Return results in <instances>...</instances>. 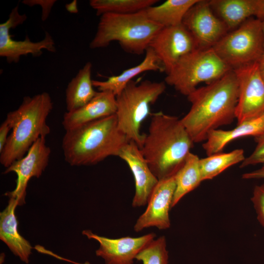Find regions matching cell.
<instances>
[{
    "label": "cell",
    "mask_w": 264,
    "mask_h": 264,
    "mask_svg": "<svg viewBox=\"0 0 264 264\" xmlns=\"http://www.w3.org/2000/svg\"><path fill=\"white\" fill-rule=\"evenodd\" d=\"M165 89V82L146 80L138 83L132 80L116 96L118 127L129 141H133L140 149L146 137V134L141 132V124L150 114V106Z\"/></svg>",
    "instance_id": "obj_6"
},
{
    "label": "cell",
    "mask_w": 264,
    "mask_h": 264,
    "mask_svg": "<svg viewBox=\"0 0 264 264\" xmlns=\"http://www.w3.org/2000/svg\"><path fill=\"white\" fill-rule=\"evenodd\" d=\"M89 239L99 243L96 255L103 259L106 264H133L139 252L155 239L154 233L138 237H124L111 239L98 235L89 230L82 232Z\"/></svg>",
    "instance_id": "obj_14"
},
{
    "label": "cell",
    "mask_w": 264,
    "mask_h": 264,
    "mask_svg": "<svg viewBox=\"0 0 264 264\" xmlns=\"http://www.w3.org/2000/svg\"><path fill=\"white\" fill-rule=\"evenodd\" d=\"M256 146L253 152L241 163L240 167L264 163V133L254 137Z\"/></svg>",
    "instance_id": "obj_28"
},
{
    "label": "cell",
    "mask_w": 264,
    "mask_h": 264,
    "mask_svg": "<svg viewBox=\"0 0 264 264\" xmlns=\"http://www.w3.org/2000/svg\"><path fill=\"white\" fill-rule=\"evenodd\" d=\"M12 130L9 122L5 119L0 126V153L2 151L9 136L8 133Z\"/></svg>",
    "instance_id": "obj_31"
},
{
    "label": "cell",
    "mask_w": 264,
    "mask_h": 264,
    "mask_svg": "<svg viewBox=\"0 0 264 264\" xmlns=\"http://www.w3.org/2000/svg\"><path fill=\"white\" fill-rule=\"evenodd\" d=\"M84 264H90L89 262H87Z\"/></svg>",
    "instance_id": "obj_36"
},
{
    "label": "cell",
    "mask_w": 264,
    "mask_h": 264,
    "mask_svg": "<svg viewBox=\"0 0 264 264\" xmlns=\"http://www.w3.org/2000/svg\"><path fill=\"white\" fill-rule=\"evenodd\" d=\"M161 65L153 50L149 47L146 51L144 59L140 63L124 70L118 75L109 77L105 81L93 80V86L99 91H110L116 96L130 82L139 74L149 71H164Z\"/></svg>",
    "instance_id": "obj_21"
},
{
    "label": "cell",
    "mask_w": 264,
    "mask_h": 264,
    "mask_svg": "<svg viewBox=\"0 0 264 264\" xmlns=\"http://www.w3.org/2000/svg\"><path fill=\"white\" fill-rule=\"evenodd\" d=\"M92 67V64L87 62L68 84L66 90L67 111L84 106L97 94L91 77Z\"/></svg>",
    "instance_id": "obj_22"
},
{
    "label": "cell",
    "mask_w": 264,
    "mask_h": 264,
    "mask_svg": "<svg viewBox=\"0 0 264 264\" xmlns=\"http://www.w3.org/2000/svg\"><path fill=\"white\" fill-rule=\"evenodd\" d=\"M258 63L261 74L264 79V54L259 61Z\"/></svg>",
    "instance_id": "obj_34"
},
{
    "label": "cell",
    "mask_w": 264,
    "mask_h": 264,
    "mask_svg": "<svg viewBox=\"0 0 264 264\" xmlns=\"http://www.w3.org/2000/svg\"><path fill=\"white\" fill-rule=\"evenodd\" d=\"M244 151L238 149L228 153H219L199 159L202 181L212 179L231 166L245 159Z\"/></svg>",
    "instance_id": "obj_25"
},
{
    "label": "cell",
    "mask_w": 264,
    "mask_h": 264,
    "mask_svg": "<svg viewBox=\"0 0 264 264\" xmlns=\"http://www.w3.org/2000/svg\"><path fill=\"white\" fill-rule=\"evenodd\" d=\"M66 10L70 13L77 14L78 12L77 1L73 0L70 3H68L65 5Z\"/></svg>",
    "instance_id": "obj_33"
},
{
    "label": "cell",
    "mask_w": 264,
    "mask_h": 264,
    "mask_svg": "<svg viewBox=\"0 0 264 264\" xmlns=\"http://www.w3.org/2000/svg\"><path fill=\"white\" fill-rule=\"evenodd\" d=\"M129 141L119 129L114 114L66 131L62 148L70 165H91L118 156Z\"/></svg>",
    "instance_id": "obj_3"
},
{
    "label": "cell",
    "mask_w": 264,
    "mask_h": 264,
    "mask_svg": "<svg viewBox=\"0 0 264 264\" xmlns=\"http://www.w3.org/2000/svg\"><path fill=\"white\" fill-rule=\"evenodd\" d=\"M53 109L49 94L43 92L25 96L19 107L9 112L6 120L12 132L0 153V162L6 168L22 158L33 144L50 133L47 118Z\"/></svg>",
    "instance_id": "obj_4"
},
{
    "label": "cell",
    "mask_w": 264,
    "mask_h": 264,
    "mask_svg": "<svg viewBox=\"0 0 264 264\" xmlns=\"http://www.w3.org/2000/svg\"><path fill=\"white\" fill-rule=\"evenodd\" d=\"M9 198L7 206L0 213V239L14 255L22 262L28 264L33 248L18 231L15 215L18 202L14 198Z\"/></svg>",
    "instance_id": "obj_19"
},
{
    "label": "cell",
    "mask_w": 264,
    "mask_h": 264,
    "mask_svg": "<svg viewBox=\"0 0 264 264\" xmlns=\"http://www.w3.org/2000/svg\"><path fill=\"white\" fill-rule=\"evenodd\" d=\"M176 189L175 175L158 180L148 202L145 212L134 225L135 232L150 227L165 230L170 227L169 211Z\"/></svg>",
    "instance_id": "obj_15"
},
{
    "label": "cell",
    "mask_w": 264,
    "mask_h": 264,
    "mask_svg": "<svg viewBox=\"0 0 264 264\" xmlns=\"http://www.w3.org/2000/svg\"><path fill=\"white\" fill-rule=\"evenodd\" d=\"M238 95L237 80L232 69L187 96L191 106L181 121L194 143L205 141L210 132L236 119Z\"/></svg>",
    "instance_id": "obj_1"
},
{
    "label": "cell",
    "mask_w": 264,
    "mask_h": 264,
    "mask_svg": "<svg viewBox=\"0 0 264 264\" xmlns=\"http://www.w3.org/2000/svg\"><path fill=\"white\" fill-rule=\"evenodd\" d=\"M182 24L193 36L198 48H210L228 32L211 8L209 0H198L186 14Z\"/></svg>",
    "instance_id": "obj_11"
},
{
    "label": "cell",
    "mask_w": 264,
    "mask_h": 264,
    "mask_svg": "<svg viewBox=\"0 0 264 264\" xmlns=\"http://www.w3.org/2000/svg\"><path fill=\"white\" fill-rule=\"evenodd\" d=\"M209 3L229 30L253 17L261 20L264 17V0H211Z\"/></svg>",
    "instance_id": "obj_18"
},
{
    "label": "cell",
    "mask_w": 264,
    "mask_h": 264,
    "mask_svg": "<svg viewBox=\"0 0 264 264\" xmlns=\"http://www.w3.org/2000/svg\"><path fill=\"white\" fill-rule=\"evenodd\" d=\"M198 0H167L162 3L145 9L147 16L163 27L182 23L183 20L190 8Z\"/></svg>",
    "instance_id": "obj_23"
},
{
    "label": "cell",
    "mask_w": 264,
    "mask_h": 264,
    "mask_svg": "<svg viewBox=\"0 0 264 264\" xmlns=\"http://www.w3.org/2000/svg\"><path fill=\"white\" fill-rule=\"evenodd\" d=\"M264 133V113L261 115L237 124L230 130L216 129L210 132L202 148L207 156L222 152L231 141L240 137L256 136Z\"/></svg>",
    "instance_id": "obj_20"
},
{
    "label": "cell",
    "mask_w": 264,
    "mask_h": 264,
    "mask_svg": "<svg viewBox=\"0 0 264 264\" xmlns=\"http://www.w3.org/2000/svg\"><path fill=\"white\" fill-rule=\"evenodd\" d=\"M163 27L150 19L145 10L128 14H104L100 16L89 47L92 49L105 47L116 41L126 52L141 55L146 52L153 38Z\"/></svg>",
    "instance_id": "obj_5"
},
{
    "label": "cell",
    "mask_w": 264,
    "mask_h": 264,
    "mask_svg": "<svg viewBox=\"0 0 264 264\" xmlns=\"http://www.w3.org/2000/svg\"><path fill=\"white\" fill-rule=\"evenodd\" d=\"M231 70L213 48H198L178 60L167 73L165 83L187 96L199 84L211 83Z\"/></svg>",
    "instance_id": "obj_7"
},
{
    "label": "cell",
    "mask_w": 264,
    "mask_h": 264,
    "mask_svg": "<svg viewBox=\"0 0 264 264\" xmlns=\"http://www.w3.org/2000/svg\"><path fill=\"white\" fill-rule=\"evenodd\" d=\"M27 18L26 14L20 13L18 4L12 9L8 19L0 24V56L5 58L9 63L19 62L23 55L31 54L33 57H39L44 49L56 52L54 41L47 31H45L44 39L39 42L31 41L27 35L22 41L12 38L10 30L22 24Z\"/></svg>",
    "instance_id": "obj_10"
},
{
    "label": "cell",
    "mask_w": 264,
    "mask_h": 264,
    "mask_svg": "<svg viewBox=\"0 0 264 264\" xmlns=\"http://www.w3.org/2000/svg\"><path fill=\"white\" fill-rule=\"evenodd\" d=\"M194 143L181 119L158 111L152 114L140 150L159 180L176 174Z\"/></svg>",
    "instance_id": "obj_2"
},
{
    "label": "cell",
    "mask_w": 264,
    "mask_h": 264,
    "mask_svg": "<svg viewBox=\"0 0 264 264\" xmlns=\"http://www.w3.org/2000/svg\"><path fill=\"white\" fill-rule=\"evenodd\" d=\"M151 48L166 74L185 55L198 48L193 36L182 23L163 27L151 41Z\"/></svg>",
    "instance_id": "obj_13"
},
{
    "label": "cell",
    "mask_w": 264,
    "mask_h": 264,
    "mask_svg": "<svg viewBox=\"0 0 264 264\" xmlns=\"http://www.w3.org/2000/svg\"><path fill=\"white\" fill-rule=\"evenodd\" d=\"M262 23H263V33H264V17L262 19Z\"/></svg>",
    "instance_id": "obj_35"
},
{
    "label": "cell",
    "mask_w": 264,
    "mask_h": 264,
    "mask_svg": "<svg viewBox=\"0 0 264 264\" xmlns=\"http://www.w3.org/2000/svg\"><path fill=\"white\" fill-rule=\"evenodd\" d=\"M233 70L238 85L236 119L239 124L264 113V79L258 62Z\"/></svg>",
    "instance_id": "obj_9"
},
{
    "label": "cell",
    "mask_w": 264,
    "mask_h": 264,
    "mask_svg": "<svg viewBox=\"0 0 264 264\" xmlns=\"http://www.w3.org/2000/svg\"><path fill=\"white\" fill-rule=\"evenodd\" d=\"M242 178L244 179H264V163L256 170L244 173Z\"/></svg>",
    "instance_id": "obj_32"
},
{
    "label": "cell",
    "mask_w": 264,
    "mask_h": 264,
    "mask_svg": "<svg viewBox=\"0 0 264 264\" xmlns=\"http://www.w3.org/2000/svg\"><path fill=\"white\" fill-rule=\"evenodd\" d=\"M213 48L232 69L258 62L264 54L262 20H247L228 32Z\"/></svg>",
    "instance_id": "obj_8"
},
{
    "label": "cell",
    "mask_w": 264,
    "mask_h": 264,
    "mask_svg": "<svg viewBox=\"0 0 264 264\" xmlns=\"http://www.w3.org/2000/svg\"><path fill=\"white\" fill-rule=\"evenodd\" d=\"M118 156L126 162L134 177L135 194L132 206L146 205L158 179L152 172L140 148L133 141H129L121 149Z\"/></svg>",
    "instance_id": "obj_16"
},
{
    "label": "cell",
    "mask_w": 264,
    "mask_h": 264,
    "mask_svg": "<svg viewBox=\"0 0 264 264\" xmlns=\"http://www.w3.org/2000/svg\"><path fill=\"white\" fill-rule=\"evenodd\" d=\"M116 96L110 91H99L84 106L65 113L62 125L66 131L115 114Z\"/></svg>",
    "instance_id": "obj_17"
},
{
    "label": "cell",
    "mask_w": 264,
    "mask_h": 264,
    "mask_svg": "<svg viewBox=\"0 0 264 264\" xmlns=\"http://www.w3.org/2000/svg\"><path fill=\"white\" fill-rule=\"evenodd\" d=\"M50 153L45 137H40L22 158L14 162L4 171V174L15 172L17 176L15 189L5 195L15 199L18 205L25 203L28 182L32 177L38 178L42 175L48 164Z\"/></svg>",
    "instance_id": "obj_12"
},
{
    "label": "cell",
    "mask_w": 264,
    "mask_h": 264,
    "mask_svg": "<svg viewBox=\"0 0 264 264\" xmlns=\"http://www.w3.org/2000/svg\"><path fill=\"white\" fill-rule=\"evenodd\" d=\"M56 2V0H23L22 1V3L29 7L40 5L42 8V21H45L48 19L52 8Z\"/></svg>",
    "instance_id": "obj_30"
},
{
    "label": "cell",
    "mask_w": 264,
    "mask_h": 264,
    "mask_svg": "<svg viewBox=\"0 0 264 264\" xmlns=\"http://www.w3.org/2000/svg\"><path fill=\"white\" fill-rule=\"evenodd\" d=\"M168 258L165 237L161 236L147 244L135 259L143 264H168Z\"/></svg>",
    "instance_id": "obj_27"
},
{
    "label": "cell",
    "mask_w": 264,
    "mask_h": 264,
    "mask_svg": "<svg viewBox=\"0 0 264 264\" xmlns=\"http://www.w3.org/2000/svg\"><path fill=\"white\" fill-rule=\"evenodd\" d=\"M199 158L189 153L184 163L175 175L176 189L172 207H174L186 194L196 189L202 180Z\"/></svg>",
    "instance_id": "obj_24"
},
{
    "label": "cell",
    "mask_w": 264,
    "mask_h": 264,
    "mask_svg": "<svg viewBox=\"0 0 264 264\" xmlns=\"http://www.w3.org/2000/svg\"><path fill=\"white\" fill-rule=\"evenodd\" d=\"M251 201L256 214L257 219L264 228V183L254 187Z\"/></svg>",
    "instance_id": "obj_29"
},
{
    "label": "cell",
    "mask_w": 264,
    "mask_h": 264,
    "mask_svg": "<svg viewBox=\"0 0 264 264\" xmlns=\"http://www.w3.org/2000/svg\"><path fill=\"white\" fill-rule=\"evenodd\" d=\"M158 0H90L91 8L96 15L106 13L128 14L136 13L154 5Z\"/></svg>",
    "instance_id": "obj_26"
}]
</instances>
